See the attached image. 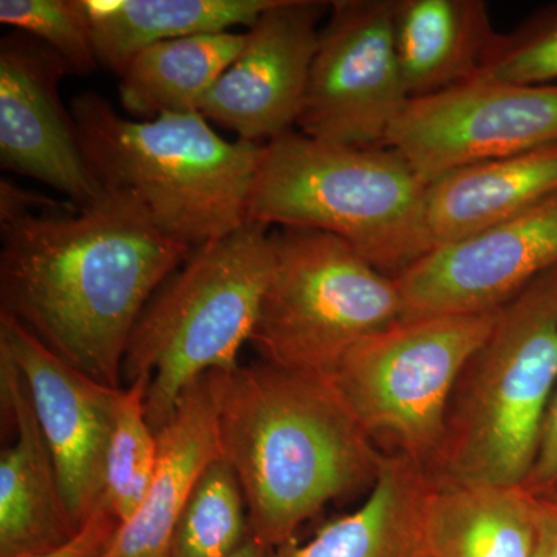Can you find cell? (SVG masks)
Segmentation results:
<instances>
[{
  "label": "cell",
  "mask_w": 557,
  "mask_h": 557,
  "mask_svg": "<svg viewBox=\"0 0 557 557\" xmlns=\"http://www.w3.org/2000/svg\"><path fill=\"white\" fill-rule=\"evenodd\" d=\"M0 313L72 368L121 388L132 330L193 249L104 196L0 225Z\"/></svg>",
  "instance_id": "cell-1"
},
{
  "label": "cell",
  "mask_w": 557,
  "mask_h": 557,
  "mask_svg": "<svg viewBox=\"0 0 557 557\" xmlns=\"http://www.w3.org/2000/svg\"><path fill=\"white\" fill-rule=\"evenodd\" d=\"M220 448L239 479L249 534L267 548L379 478L386 454L332 380L269 364L218 372Z\"/></svg>",
  "instance_id": "cell-2"
},
{
  "label": "cell",
  "mask_w": 557,
  "mask_h": 557,
  "mask_svg": "<svg viewBox=\"0 0 557 557\" xmlns=\"http://www.w3.org/2000/svg\"><path fill=\"white\" fill-rule=\"evenodd\" d=\"M81 150L101 194L190 249L248 222L263 145L220 137L200 112L135 120L97 94L70 102Z\"/></svg>",
  "instance_id": "cell-3"
},
{
  "label": "cell",
  "mask_w": 557,
  "mask_h": 557,
  "mask_svg": "<svg viewBox=\"0 0 557 557\" xmlns=\"http://www.w3.org/2000/svg\"><path fill=\"white\" fill-rule=\"evenodd\" d=\"M428 188L394 150L333 145L292 131L262 146L248 222L330 234L397 277L434 249Z\"/></svg>",
  "instance_id": "cell-4"
},
{
  "label": "cell",
  "mask_w": 557,
  "mask_h": 557,
  "mask_svg": "<svg viewBox=\"0 0 557 557\" xmlns=\"http://www.w3.org/2000/svg\"><path fill=\"white\" fill-rule=\"evenodd\" d=\"M557 387V267L498 309L458 380L429 474L438 486H522Z\"/></svg>",
  "instance_id": "cell-5"
},
{
  "label": "cell",
  "mask_w": 557,
  "mask_h": 557,
  "mask_svg": "<svg viewBox=\"0 0 557 557\" xmlns=\"http://www.w3.org/2000/svg\"><path fill=\"white\" fill-rule=\"evenodd\" d=\"M273 259V231L247 222L193 249L149 300L132 330L123 380L149 376L145 409L153 431L168 423L190 384L240 366Z\"/></svg>",
  "instance_id": "cell-6"
},
{
  "label": "cell",
  "mask_w": 557,
  "mask_h": 557,
  "mask_svg": "<svg viewBox=\"0 0 557 557\" xmlns=\"http://www.w3.org/2000/svg\"><path fill=\"white\" fill-rule=\"evenodd\" d=\"M274 259L249 344L263 362L332 379L361 341L406 317L395 277L311 230L273 231Z\"/></svg>",
  "instance_id": "cell-7"
},
{
  "label": "cell",
  "mask_w": 557,
  "mask_h": 557,
  "mask_svg": "<svg viewBox=\"0 0 557 557\" xmlns=\"http://www.w3.org/2000/svg\"><path fill=\"white\" fill-rule=\"evenodd\" d=\"M497 310L405 317L361 341L332 383L373 442L431 471L461 373L486 343Z\"/></svg>",
  "instance_id": "cell-8"
},
{
  "label": "cell",
  "mask_w": 557,
  "mask_h": 557,
  "mask_svg": "<svg viewBox=\"0 0 557 557\" xmlns=\"http://www.w3.org/2000/svg\"><path fill=\"white\" fill-rule=\"evenodd\" d=\"M395 0H335L319 33L300 134L354 148H384L410 97L399 70Z\"/></svg>",
  "instance_id": "cell-9"
},
{
  "label": "cell",
  "mask_w": 557,
  "mask_h": 557,
  "mask_svg": "<svg viewBox=\"0 0 557 557\" xmlns=\"http://www.w3.org/2000/svg\"><path fill=\"white\" fill-rule=\"evenodd\" d=\"M552 145H557V84L472 78L410 100L384 148L431 185L472 164Z\"/></svg>",
  "instance_id": "cell-10"
},
{
  "label": "cell",
  "mask_w": 557,
  "mask_h": 557,
  "mask_svg": "<svg viewBox=\"0 0 557 557\" xmlns=\"http://www.w3.org/2000/svg\"><path fill=\"white\" fill-rule=\"evenodd\" d=\"M557 267V190L493 228L443 245L397 281L406 317L500 309Z\"/></svg>",
  "instance_id": "cell-11"
},
{
  "label": "cell",
  "mask_w": 557,
  "mask_h": 557,
  "mask_svg": "<svg viewBox=\"0 0 557 557\" xmlns=\"http://www.w3.org/2000/svg\"><path fill=\"white\" fill-rule=\"evenodd\" d=\"M0 346L20 368L76 527L106 491V458L123 387L72 368L13 318L0 313Z\"/></svg>",
  "instance_id": "cell-12"
},
{
  "label": "cell",
  "mask_w": 557,
  "mask_h": 557,
  "mask_svg": "<svg viewBox=\"0 0 557 557\" xmlns=\"http://www.w3.org/2000/svg\"><path fill=\"white\" fill-rule=\"evenodd\" d=\"M330 2L273 0L201 104L209 123L265 145L298 124Z\"/></svg>",
  "instance_id": "cell-13"
},
{
  "label": "cell",
  "mask_w": 557,
  "mask_h": 557,
  "mask_svg": "<svg viewBox=\"0 0 557 557\" xmlns=\"http://www.w3.org/2000/svg\"><path fill=\"white\" fill-rule=\"evenodd\" d=\"M67 62L27 33L0 40V164L86 208L102 197L61 100Z\"/></svg>",
  "instance_id": "cell-14"
},
{
  "label": "cell",
  "mask_w": 557,
  "mask_h": 557,
  "mask_svg": "<svg viewBox=\"0 0 557 557\" xmlns=\"http://www.w3.org/2000/svg\"><path fill=\"white\" fill-rule=\"evenodd\" d=\"M0 403L16 435L0 454V557H32L64 544L79 528L65 507L27 384L2 346Z\"/></svg>",
  "instance_id": "cell-15"
},
{
  "label": "cell",
  "mask_w": 557,
  "mask_h": 557,
  "mask_svg": "<svg viewBox=\"0 0 557 557\" xmlns=\"http://www.w3.org/2000/svg\"><path fill=\"white\" fill-rule=\"evenodd\" d=\"M159 456L148 493L134 518L121 525L106 557H170L172 537L194 487L222 457L218 372L190 384L168 423L157 431Z\"/></svg>",
  "instance_id": "cell-16"
},
{
  "label": "cell",
  "mask_w": 557,
  "mask_h": 557,
  "mask_svg": "<svg viewBox=\"0 0 557 557\" xmlns=\"http://www.w3.org/2000/svg\"><path fill=\"white\" fill-rule=\"evenodd\" d=\"M435 482L403 454L384 456L364 504L327 523L307 544L289 541L270 557H434L429 502Z\"/></svg>",
  "instance_id": "cell-17"
},
{
  "label": "cell",
  "mask_w": 557,
  "mask_h": 557,
  "mask_svg": "<svg viewBox=\"0 0 557 557\" xmlns=\"http://www.w3.org/2000/svg\"><path fill=\"white\" fill-rule=\"evenodd\" d=\"M557 190V145L472 164L431 183L432 247L456 244L515 218Z\"/></svg>",
  "instance_id": "cell-18"
},
{
  "label": "cell",
  "mask_w": 557,
  "mask_h": 557,
  "mask_svg": "<svg viewBox=\"0 0 557 557\" xmlns=\"http://www.w3.org/2000/svg\"><path fill=\"white\" fill-rule=\"evenodd\" d=\"M394 32L410 100L474 78L497 36L482 0H395Z\"/></svg>",
  "instance_id": "cell-19"
},
{
  "label": "cell",
  "mask_w": 557,
  "mask_h": 557,
  "mask_svg": "<svg viewBox=\"0 0 557 557\" xmlns=\"http://www.w3.org/2000/svg\"><path fill=\"white\" fill-rule=\"evenodd\" d=\"M273 0H81L100 67L123 75L164 40L249 28Z\"/></svg>",
  "instance_id": "cell-20"
},
{
  "label": "cell",
  "mask_w": 557,
  "mask_h": 557,
  "mask_svg": "<svg viewBox=\"0 0 557 557\" xmlns=\"http://www.w3.org/2000/svg\"><path fill=\"white\" fill-rule=\"evenodd\" d=\"M539 498L522 486H438L429 502L434 557H533Z\"/></svg>",
  "instance_id": "cell-21"
},
{
  "label": "cell",
  "mask_w": 557,
  "mask_h": 557,
  "mask_svg": "<svg viewBox=\"0 0 557 557\" xmlns=\"http://www.w3.org/2000/svg\"><path fill=\"white\" fill-rule=\"evenodd\" d=\"M247 32L164 40L139 51L120 76V101L135 120L200 112L220 76L239 57Z\"/></svg>",
  "instance_id": "cell-22"
},
{
  "label": "cell",
  "mask_w": 557,
  "mask_h": 557,
  "mask_svg": "<svg viewBox=\"0 0 557 557\" xmlns=\"http://www.w3.org/2000/svg\"><path fill=\"white\" fill-rule=\"evenodd\" d=\"M248 537L239 479L220 457L208 465L194 487L175 527L170 557H228Z\"/></svg>",
  "instance_id": "cell-23"
},
{
  "label": "cell",
  "mask_w": 557,
  "mask_h": 557,
  "mask_svg": "<svg viewBox=\"0 0 557 557\" xmlns=\"http://www.w3.org/2000/svg\"><path fill=\"white\" fill-rule=\"evenodd\" d=\"M149 386V376H141L121 392L106 458L104 496L121 525L141 507L156 472L159 443L145 409Z\"/></svg>",
  "instance_id": "cell-24"
},
{
  "label": "cell",
  "mask_w": 557,
  "mask_h": 557,
  "mask_svg": "<svg viewBox=\"0 0 557 557\" xmlns=\"http://www.w3.org/2000/svg\"><path fill=\"white\" fill-rule=\"evenodd\" d=\"M0 22L46 44L72 73L100 69L81 0H2Z\"/></svg>",
  "instance_id": "cell-25"
},
{
  "label": "cell",
  "mask_w": 557,
  "mask_h": 557,
  "mask_svg": "<svg viewBox=\"0 0 557 557\" xmlns=\"http://www.w3.org/2000/svg\"><path fill=\"white\" fill-rule=\"evenodd\" d=\"M474 78L549 86L557 84V9L541 11L508 35H498Z\"/></svg>",
  "instance_id": "cell-26"
},
{
  "label": "cell",
  "mask_w": 557,
  "mask_h": 557,
  "mask_svg": "<svg viewBox=\"0 0 557 557\" xmlns=\"http://www.w3.org/2000/svg\"><path fill=\"white\" fill-rule=\"evenodd\" d=\"M121 528V520L101 497L89 519L64 544L32 557H106Z\"/></svg>",
  "instance_id": "cell-27"
},
{
  "label": "cell",
  "mask_w": 557,
  "mask_h": 557,
  "mask_svg": "<svg viewBox=\"0 0 557 557\" xmlns=\"http://www.w3.org/2000/svg\"><path fill=\"white\" fill-rule=\"evenodd\" d=\"M522 487L531 496L557 504V387L545 416L536 460Z\"/></svg>",
  "instance_id": "cell-28"
},
{
  "label": "cell",
  "mask_w": 557,
  "mask_h": 557,
  "mask_svg": "<svg viewBox=\"0 0 557 557\" xmlns=\"http://www.w3.org/2000/svg\"><path fill=\"white\" fill-rule=\"evenodd\" d=\"M79 209L70 201H60L51 197L40 196L22 189L20 186L3 178L0 182V225L14 222L25 215L40 214V212L76 211Z\"/></svg>",
  "instance_id": "cell-29"
},
{
  "label": "cell",
  "mask_w": 557,
  "mask_h": 557,
  "mask_svg": "<svg viewBox=\"0 0 557 557\" xmlns=\"http://www.w3.org/2000/svg\"><path fill=\"white\" fill-rule=\"evenodd\" d=\"M533 557H557V504L539 498L536 547Z\"/></svg>",
  "instance_id": "cell-30"
},
{
  "label": "cell",
  "mask_w": 557,
  "mask_h": 557,
  "mask_svg": "<svg viewBox=\"0 0 557 557\" xmlns=\"http://www.w3.org/2000/svg\"><path fill=\"white\" fill-rule=\"evenodd\" d=\"M267 552H269V548L249 534V537L242 544V547L237 548L228 557H267Z\"/></svg>",
  "instance_id": "cell-31"
}]
</instances>
